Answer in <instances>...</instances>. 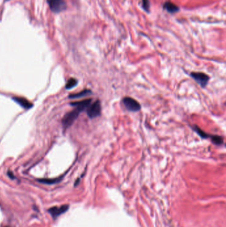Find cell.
I'll list each match as a JSON object with an SVG mask.
<instances>
[{"label": "cell", "mask_w": 226, "mask_h": 227, "mask_svg": "<svg viewBox=\"0 0 226 227\" xmlns=\"http://www.w3.org/2000/svg\"><path fill=\"white\" fill-rule=\"evenodd\" d=\"M88 116L90 119H94L101 116L102 113V105L100 100H96L94 102L91 103L86 109Z\"/></svg>", "instance_id": "6da1fadb"}, {"label": "cell", "mask_w": 226, "mask_h": 227, "mask_svg": "<svg viewBox=\"0 0 226 227\" xmlns=\"http://www.w3.org/2000/svg\"><path fill=\"white\" fill-rule=\"evenodd\" d=\"M122 102L126 107V110L131 112H139L141 109V104L138 101L130 96L124 97L122 100Z\"/></svg>", "instance_id": "7a4b0ae2"}, {"label": "cell", "mask_w": 226, "mask_h": 227, "mask_svg": "<svg viewBox=\"0 0 226 227\" xmlns=\"http://www.w3.org/2000/svg\"><path fill=\"white\" fill-rule=\"evenodd\" d=\"M190 76L202 88L206 87L209 80L210 79L208 75L202 72H192L190 73Z\"/></svg>", "instance_id": "3957f363"}, {"label": "cell", "mask_w": 226, "mask_h": 227, "mask_svg": "<svg viewBox=\"0 0 226 227\" xmlns=\"http://www.w3.org/2000/svg\"><path fill=\"white\" fill-rule=\"evenodd\" d=\"M80 113V112L77 109H75V110L67 113L64 116L62 120V125L64 128H67L68 127H70V125L74 122V121L77 119Z\"/></svg>", "instance_id": "277c9868"}, {"label": "cell", "mask_w": 226, "mask_h": 227, "mask_svg": "<svg viewBox=\"0 0 226 227\" xmlns=\"http://www.w3.org/2000/svg\"><path fill=\"white\" fill-rule=\"evenodd\" d=\"M47 2L51 10L55 13H59L66 8L65 0H48Z\"/></svg>", "instance_id": "5b68a950"}, {"label": "cell", "mask_w": 226, "mask_h": 227, "mask_svg": "<svg viewBox=\"0 0 226 227\" xmlns=\"http://www.w3.org/2000/svg\"><path fill=\"white\" fill-rule=\"evenodd\" d=\"M68 209H69V206L68 205H64L61 206H59V207H58V206L51 207L48 210V212L51 214L52 218L55 219L58 216L61 215L62 214L66 213Z\"/></svg>", "instance_id": "8992f818"}, {"label": "cell", "mask_w": 226, "mask_h": 227, "mask_svg": "<svg viewBox=\"0 0 226 227\" xmlns=\"http://www.w3.org/2000/svg\"><path fill=\"white\" fill-rule=\"evenodd\" d=\"M92 100L89 99H85L81 101H78V102H71V106L76 107V109H77L80 112H83L84 110H86L88 107L90 106V104L92 103Z\"/></svg>", "instance_id": "52a82bcc"}, {"label": "cell", "mask_w": 226, "mask_h": 227, "mask_svg": "<svg viewBox=\"0 0 226 227\" xmlns=\"http://www.w3.org/2000/svg\"><path fill=\"white\" fill-rule=\"evenodd\" d=\"M13 100L16 103H17L19 106H21L23 108L26 109V110H29L31 108L33 107V104H32L29 100L27 99L21 98V97H13Z\"/></svg>", "instance_id": "ba28073f"}, {"label": "cell", "mask_w": 226, "mask_h": 227, "mask_svg": "<svg viewBox=\"0 0 226 227\" xmlns=\"http://www.w3.org/2000/svg\"><path fill=\"white\" fill-rule=\"evenodd\" d=\"M191 128L193 129V131H194L197 133V134L201 137L202 139L207 140V139H211L212 138V134H209V133L205 132L200 128L198 126V125H193Z\"/></svg>", "instance_id": "9c48e42d"}, {"label": "cell", "mask_w": 226, "mask_h": 227, "mask_svg": "<svg viewBox=\"0 0 226 227\" xmlns=\"http://www.w3.org/2000/svg\"><path fill=\"white\" fill-rule=\"evenodd\" d=\"M92 94V90H89V89H85L81 92H80L78 93H76V94H72L69 95V98L71 99H74V98H83V97H86L89 95H91Z\"/></svg>", "instance_id": "30bf717a"}, {"label": "cell", "mask_w": 226, "mask_h": 227, "mask_svg": "<svg viewBox=\"0 0 226 227\" xmlns=\"http://www.w3.org/2000/svg\"><path fill=\"white\" fill-rule=\"evenodd\" d=\"M164 8L171 13H174L179 11V7L170 2H167L164 4Z\"/></svg>", "instance_id": "8fae6325"}, {"label": "cell", "mask_w": 226, "mask_h": 227, "mask_svg": "<svg viewBox=\"0 0 226 227\" xmlns=\"http://www.w3.org/2000/svg\"><path fill=\"white\" fill-rule=\"evenodd\" d=\"M210 140L212 142L216 145L221 146V145H223L224 144V137L222 136L217 135H212V137Z\"/></svg>", "instance_id": "7c38bea8"}, {"label": "cell", "mask_w": 226, "mask_h": 227, "mask_svg": "<svg viewBox=\"0 0 226 227\" xmlns=\"http://www.w3.org/2000/svg\"><path fill=\"white\" fill-rule=\"evenodd\" d=\"M78 84V80L76 79L72 78L68 80V82L66 84V89H72L74 87H75L76 85Z\"/></svg>", "instance_id": "4fadbf2b"}, {"label": "cell", "mask_w": 226, "mask_h": 227, "mask_svg": "<svg viewBox=\"0 0 226 227\" xmlns=\"http://www.w3.org/2000/svg\"><path fill=\"white\" fill-rule=\"evenodd\" d=\"M59 181V179H39V181L41 182L42 183H45V184H48V185H51V184H54L57 183V182Z\"/></svg>", "instance_id": "5bb4252c"}, {"label": "cell", "mask_w": 226, "mask_h": 227, "mask_svg": "<svg viewBox=\"0 0 226 227\" xmlns=\"http://www.w3.org/2000/svg\"><path fill=\"white\" fill-rule=\"evenodd\" d=\"M142 6L143 9L149 12V10H150V2H149V0H142Z\"/></svg>", "instance_id": "9a60e30c"}, {"label": "cell", "mask_w": 226, "mask_h": 227, "mask_svg": "<svg viewBox=\"0 0 226 227\" xmlns=\"http://www.w3.org/2000/svg\"><path fill=\"white\" fill-rule=\"evenodd\" d=\"M8 175H9V177L11 178V179H14V175L12 172H10V171L8 172Z\"/></svg>", "instance_id": "2e32d148"}, {"label": "cell", "mask_w": 226, "mask_h": 227, "mask_svg": "<svg viewBox=\"0 0 226 227\" xmlns=\"http://www.w3.org/2000/svg\"><path fill=\"white\" fill-rule=\"evenodd\" d=\"M7 227H9V226H7Z\"/></svg>", "instance_id": "e0dca14e"}]
</instances>
